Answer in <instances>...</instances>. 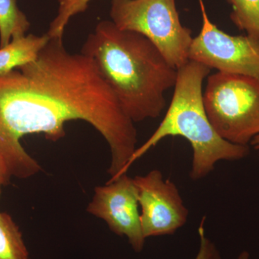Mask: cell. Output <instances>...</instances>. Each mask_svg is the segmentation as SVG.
<instances>
[{
    "mask_svg": "<svg viewBox=\"0 0 259 259\" xmlns=\"http://www.w3.org/2000/svg\"><path fill=\"white\" fill-rule=\"evenodd\" d=\"M202 25L193 37L189 60L220 72L244 75L259 81V42L248 35H231L211 21L203 0H198Z\"/></svg>",
    "mask_w": 259,
    "mask_h": 259,
    "instance_id": "obj_6",
    "label": "cell"
},
{
    "mask_svg": "<svg viewBox=\"0 0 259 259\" xmlns=\"http://www.w3.org/2000/svg\"><path fill=\"white\" fill-rule=\"evenodd\" d=\"M110 15L117 28L149 39L175 69L190 61L192 30L182 25L176 0H112Z\"/></svg>",
    "mask_w": 259,
    "mask_h": 259,
    "instance_id": "obj_5",
    "label": "cell"
},
{
    "mask_svg": "<svg viewBox=\"0 0 259 259\" xmlns=\"http://www.w3.org/2000/svg\"><path fill=\"white\" fill-rule=\"evenodd\" d=\"M88 122L107 141L114 180L130 168L137 131L93 59L51 37L35 61L0 75V157L10 176L28 179L41 169L22 146L30 134L57 141L69 121Z\"/></svg>",
    "mask_w": 259,
    "mask_h": 259,
    "instance_id": "obj_1",
    "label": "cell"
},
{
    "mask_svg": "<svg viewBox=\"0 0 259 259\" xmlns=\"http://www.w3.org/2000/svg\"><path fill=\"white\" fill-rule=\"evenodd\" d=\"M11 178L4 161L0 157V186L8 185Z\"/></svg>",
    "mask_w": 259,
    "mask_h": 259,
    "instance_id": "obj_15",
    "label": "cell"
},
{
    "mask_svg": "<svg viewBox=\"0 0 259 259\" xmlns=\"http://www.w3.org/2000/svg\"><path fill=\"white\" fill-rule=\"evenodd\" d=\"M50 38L47 33L29 34L13 38L9 44L0 48V75L8 74L35 61Z\"/></svg>",
    "mask_w": 259,
    "mask_h": 259,
    "instance_id": "obj_9",
    "label": "cell"
},
{
    "mask_svg": "<svg viewBox=\"0 0 259 259\" xmlns=\"http://www.w3.org/2000/svg\"><path fill=\"white\" fill-rule=\"evenodd\" d=\"M210 71L205 65L191 60L177 69L175 91L166 115L152 136L136 148L130 167L168 136L183 137L192 146L190 177L194 181L208 176L218 161H239L248 156L249 146L222 139L209 122L204 108L202 83Z\"/></svg>",
    "mask_w": 259,
    "mask_h": 259,
    "instance_id": "obj_3",
    "label": "cell"
},
{
    "mask_svg": "<svg viewBox=\"0 0 259 259\" xmlns=\"http://www.w3.org/2000/svg\"><path fill=\"white\" fill-rule=\"evenodd\" d=\"M145 238L169 236L183 227L189 210L174 182L157 169L134 178Z\"/></svg>",
    "mask_w": 259,
    "mask_h": 259,
    "instance_id": "obj_7",
    "label": "cell"
},
{
    "mask_svg": "<svg viewBox=\"0 0 259 259\" xmlns=\"http://www.w3.org/2000/svg\"><path fill=\"white\" fill-rule=\"evenodd\" d=\"M81 53L93 59L133 122L161 115L166 105L165 93L175 88L177 69L149 39L102 20Z\"/></svg>",
    "mask_w": 259,
    "mask_h": 259,
    "instance_id": "obj_2",
    "label": "cell"
},
{
    "mask_svg": "<svg viewBox=\"0 0 259 259\" xmlns=\"http://www.w3.org/2000/svg\"><path fill=\"white\" fill-rule=\"evenodd\" d=\"M236 259H250V253L247 250H243Z\"/></svg>",
    "mask_w": 259,
    "mask_h": 259,
    "instance_id": "obj_17",
    "label": "cell"
},
{
    "mask_svg": "<svg viewBox=\"0 0 259 259\" xmlns=\"http://www.w3.org/2000/svg\"><path fill=\"white\" fill-rule=\"evenodd\" d=\"M209 122L222 139L248 146L259 135V81L244 75H209L203 93Z\"/></svg>",
    "mask_w": 259,
    "mask_h": 259,
    "instance_id": "obj_4",
    "label": "cell"
},
{
    "mask_svg": "<svg viewBox=\"0 0 259 259\" xmlns=\"http://www.w3.org/2000/svg\"><path fill=\"white\" fill-rule=\"evenodd\" d=\"M26 15L19 9L17 0H0V48L13 38L24 36L30 28Z\"/></svg>",
    "mask_w": 259,
    "mask_h": 259,
    "instance_id": "obj_10",
    "label": "cell"
},
{
    "mask_svg": "<svg viewBox=\"0 0 259 259\" xmlns=\"http://www.w3.org/2000/svg\"><path fill=\"white\" fill-rule=\"evenodd\" d=\"M250 144L253 146V148L257 151L259 156V135L253 139Z\"/></svg>",
    "mask_w": 259,
    "mask_h": 259,
    "instance_id": "obj_16",
    "label": "cell"
},
{
    "mask_svg": "<svg viewBox=\"0 0 259 259\" xmlns=\"http://www.w3.org/2000/svg\"><path fill=\"white\" fill-rule=\"evenodd\" d=\"M0 259H30L23 233L13 218L0 212Z\"/></svg>",
    "mask_w": 259,
    "mask_h": 259,
    "instance_id": "obj_11",
    "label": "cell"
},
{
    "mask_svg": "<svg viewBox=\"0 0 259 259\" xmlns=\"http://www.w3.org/2000/svg\"><path fill=\"white\" fill-rule=\"evenodd\" d=\"M59 9L50 24L47 34L50 37L63 38L65 29L75 15L82 13L88 8L92 0H58Z\"/></svg>",
    "mask_w": 259,
    "mask_h": 259,
    "instance_id": "obj_13",
    "label": "cell"
},
{
    "mask_svg": "<svg viewBox=\"0 0 259 259\" xmlns=\"http://www.w3.org/2000/svg\"><path fill=\"white\" fill-rule=\"evenodd\" d=\"M204 218L199 225L198 233L199 236V248L198 253L194 259H221V253L216 245L206 236L204 228Z\"/></svg>",
    "mask_w": 259,
    "mask_h": 259,
    "instance_id": "obj_14",
    "label": "cell"
},
{
    "mask_svg": "<svg viewBox=\"0 0 259 259\" xmlns=\"http://www.w3.org/2000/svg\"><path fill=\"white\" fill-rule=\"evenodd\" d=\"M1 186H0V195H1Z\"/></svg>",
    "mask_w": 259,
    "mask_h": 259,
    "instance_id": "obj_18",
    "label": "cell"
},
{
    "mask_svg": "<svg viewBox=\"0 0 259 259\" xmlns=\"http://www.w3.org/2000/svg\"><path fill=\"white\" fill-rule=\"evenodd\" d=\"M137 190L127 174L95 187L87 212L105 221L112 233L127 238L136 253L144 249L146 238L140 218Z\"/></svg>",
    "mask_w": 259,
    "mask_h": 259,
    "instance_id": "obj_8",
    "label": "cell"
},
{
    "mask_svg": "<svg viewBox=\"0 0 259 259\" xmlns=\"http://www.w3.org/2000/svg\"><path fill=\"white\" fill-rule=\"evenodd\" d=\"M233 12L231 19L246 35L259 42V0H228Z\"/></svg>",
    "mask_w": 259,
    "mask_h": 259,
    "instance_id": "obj_12",
    "label": "cell"
}]
</instances>
